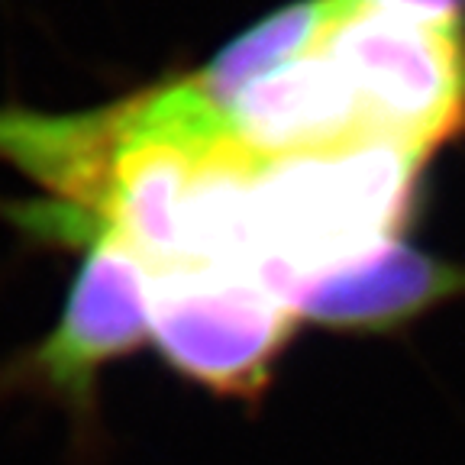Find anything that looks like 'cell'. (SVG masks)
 I'll use <instances>...</instances> for the list:
<instances>
[{"instance_id": "obj_1", "label": "cell", "mask_w": 465, "mask_h": 465, "mask_svg": "<svg viewBox=\"0 0 465 465\" xmlns=\"http://www.w3.org/2000/svg\"><path fill=\"white\" fill-rule=\"evenodd\" d=\"M430 153L401 136L365 133L259 165L255 262L275 259L304 282L398 240Z\"/></svg>"}, {"instance_id": "obj_2", "label": "cell", "mask_w": 465, "mask_h": 465, "mask_svg": "<svg viewBox=\"0 0 465 465\" xmlns=\"http://www.w3.org/2000/svg\"><path fill=\"white\" fill-rule=\"evenodd\" d=\"M78 249L81 265L55 327L0 365V398L52 401L87 436L97 430L101 371L149 340V298L139 259L97 220Z\"/></svg>"}, {"instance_id": "obj_3", "label": "cell", "mask_w": 465, "mask_h": 465, "mask_svg": "<svg viewBox=\"0 0 465 465\" xmlns=\"http://www.w3.org/2000/svg\"><path fill=\"white\" fill-rule=\"evenodd\" d=\"M145 298L149 336L162 359L230 398H259L298 320L259 278L232 269L149 272Z\"/></svg>"}, {"instance_id": "obj_4", "label": "cell", "mask_w": 465, "mask_h": 465, "mask_svg": "<svg viewBox=\"0 0 465 465\" xmlns=\"http://www.w3.org/2000/svg\"><path fill=\"white\" fill-rule=\"evenodd\" d=\"M320 52L356 87L375 133L436 149L465 130V26L433 29L342 0Z\"/></svg>"}, {"instance_id": "obj_5", "label": "cell", "mask_w": 465, "mask_h": 465, "mask_svg": "<svg viewBox=\"0 0 465 465\" xmlns=\"http://www.w3.org/2000/svg\"><path fill=\"white\" fill-rule=\"evenodd\" d=\"M459 294H465V265L388 240L340 269L304 278L288 307L327 330L378 336Z\"/></svg>"}, {"instance_id": "obj_6", "label": "cell", "mask_w": 465, "mask_h": 465, "mask_svg": "<svg viewBox=\"0 0 465 465\" xmlns=\"http://www.w3.org/2000/svg\"><path fill=\"white\" fill-rule=\"evenodd\" d=\"M226 116L236 145L259 165L375 133L356 87L320 49L249 84Z\"/></svg>"}, {"instance_id": "obj_7", "label": "cell", "mask_w": 465, "mask_h": 465, "mask_svg": "<svg viewBox=\"0 0 465 465\" xmlns=\"http://www.w3.org/2000/svg\"><path fill=\"white\" fill-rule=\"evenodd\" d=\"M255 168L236 139L203 162L191 174L182 203V249L178 265L252 272L255 240Z\"/></svg>"}, {"instance_id": "obj_8", "label": "cell", "mask_w": 465, "mask_h": 465, "mask_svg": "<svg viewBox=\"0 0 465 465\" xmlns=\"http://www.w3.org/2000/svg\"><path fill=\"white\" fill-rule=\"evenodd\" d=\"M340 4L342 0H294L288 7L272 10L188 78L213 107L226 114L249 84L307 52H317L327 26L340 14Z\"/></svg>"}, {"instance_id": "obj_9", "label": "cell", "mask_w": 465, "mask_h": 465, "mask_svg": "<svg viewBox=\"0 0 465 465\" xmlns=\"http://www.w3.org/2000/svg\"><path fill=\"white\" fill-rule=\"evenodd\" d=\"M369 4L433 29L465 26V0H369Z\"/></svg>"}]
</instances>
